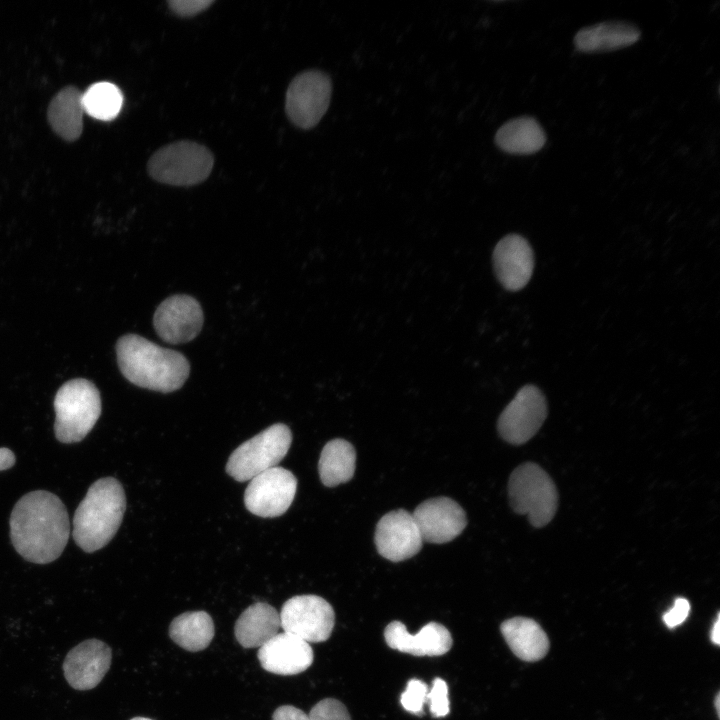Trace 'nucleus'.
I'll return each mask as SVG.
<instances>
[{"label": "nucleus", "instance_id": "27", "mask_svg": "<svg viewBox=\"0 0 720 720\" xmlns=\"http://www.w3.org/2000/svg\"><path fill=\"white\" fill-rule=\"evenodd\" d=\"M428 691V687L423 681L416 678L409 680L400 697L401 705L412 714L423 715V706L427 703Z\"/></svg>", "mask_w": 720, "mask_h": 720}, {"label": "nucleus", "instance_id": "4", "mask_svg": "<svg viewBox=\"0 0 720 720\" xmlns=\"http://www.w3.org/2000/svg\"><path fill=\"white\" fill-rule=\"evenodd\" d=\"M54 409L56 438L66 444L79 442L91 431L101 414L99 390L87 379H72L57 391Z\"/></svg>", "mask_w": 720, "mask_h": 720}, {"label": "nucleus", "instance_id": "19", "mask_svg": "<svg viewBox=\"0 0 720 720\" xmlns=\"http://www.w3.org/2000/svg\"><path fill=\"white\" fill-rule=\"evenodd\" d=\"M641 36L637 26L626 21H605L580 29L575 48L583 53L610 52L636 43Z\"/></svg>", "mask_w": 720, "mask_h": 720}, {"label": "nucleus", "instance_id": "1", "mask_svg": "<svg viewBox=\"0 0 720 720\" xmlns=\"http://www.w3.org/2000/svg\"><path fill=\"white\" fill-rule=\"evenodd\" d=\"M10 537L27 561L47 564L63 552L70 536L64 503L55 494L36 490L22 496L10 516Z\"/></svg>", "mask_w": 720, "mask_h": 720}, {"label": "nucleus", "instance_id": "29", "mask_svg": "<svg viewBox=\"0 0 720 720\" xmlns=\"http://www.w3.org/2000/svg\"><path fill=\"white\" fill-rule=\"evenodd\" d=\"M430 713L435 718L449 714L448 686L441 678H435L427 694Z\"/></svg>", "mask_w": 720, "mask_h": 720}, {"label": "nucleus", "instance_id": "14", "mask_svg": "<svg viewBox=\"0 0 720 720\" xmlns=\"http://www.w3.org/2000/svg\"><path fill=\"white\" fill-rule=\"evenodd\" d=\"M423 541L446 543L456 538L467 524L465 511L447 497L428 499L412 513Z\"/></svg>", "mask_w": 720, "mask_h": 720}, {"label": "nucleus", "instance_id": "8", "mask_svg": "<svg viewBox=\"0 0 720 720\" xmlns=\"http://www.w3.org/2000/svg\"><path fill=\"white\" fill-rule=\"evenodd\" d=\"M332 93L330 77L319 70H307L290 82L285 97V112L297 127L310 129L326 113Z\"/></svg>", "mask_w": 720, "mask_h": 720}, {"label": "nucleus", "instance_id": "26", "mask_svg": "<svg viewBox=\"0 0 720 720\" xmlns=\"http://www.w3.org/2000/svg\"><path fill=\"white\" fill-rule=\"evenodd\" d=\"M122 103L120 89L110 82L95 83L82 93L84 113L98 120L114 119L119 114Z\"/></svg>", "mask_w": 720, "mask_h": 720}, {"label": "nucleus", "instance_id": "2", "mask_svg": "<svg viewBox=\"0 0 720 720\" xmlns=\"http://www.w3.org/2000/svg\"><path fill=\"white\" fill-rule=\"evenodd\" d=\"M117 361L124 377L136 386L168 393L187 380L190 365L179 352L160 347L136 334L116 344Z\"/></svg>", "mask_w": 720, "mask_h": 720}, {"label": "nucleus", "instance_id": "28", "mask_svg": "<svg viewBox=\"0 0 720 720\" xmlns=\"http://www.w3.org/2000/svg\"><path fill=\"white\" fill-rule=\"evenodd\" d=\"M308 716L310 720H351L346 706L334 698L319 701L312 707Z\"/></svg>", "mask_w": 720, "mask_h": 720}, {"label": "nucleus", "instance_id": "3", "mask_svg": "<svg viewBox=\"0 0 720 720\" xmlns=\"http://www.w3.org/2000/svg\"><path fill=\"white\" fill-rule=\"evenodd\" d=\"M126 497L121 483L112 477L95 481L80 502L73 517L72 536L85 552L106 546L121 525Z\"/></svg>", "mask_w": 720, "mask_h": 720}, {"label": "nucleus", "instance_id": "36", "mask_svg": "<svg viewBox=\"0 0 720 720\" xmlns=\"http://www.w3.org/2000/svg\"><path fill=\"white\" fill-rule=\"evenodd\" d=\"M131 720H152V719L145 718V717H135V718H132Z\"/></svg>", "mask_w": 720, "mask_h": 720}, {"label": "nucleus", "instance_id": "10", "mask_svg": "<svg viewBox=\"0 0 720 720\" xmlns=\"http://www.w3.org/2000/svg\"><path fill=\"white\" fill-rule=\"evenodd\" d=\"M297 490V479L283 467H272L253 477L244 494L249 512L260 517H277L292 504Z\"/></svg>", "mask_w": 720, "mask_h": 720}, {"label": "nucleus", "instance_id": "21", "mask_svg": "<svg viewBox=\"0 0 720 720\" xmlns=\"http://www.w3.org/2000/svg\"><path fill=\"white\" fill-rule=\"evenodd\" d=\"M280 627L277 610L268 603L256 602L239 616L234 633L242 647L257 648L278 634Z\"/></svg>", "mask_w": 720, "mask_h": 720}, {"label": "nucleus", "instance_id": "11", "mask_svg": "<svg viewBox=\"0 0 720 720\" xmlns=\"http://www.w3.org/2000/svg\"><path fill=\"white\" fill-rule=\"evenodd\" d=\"M547 416V403L542 392L533 385L522 387L499 416L497 429L510 444L530 440Z\"/></svg>", "mask_w": 720, "mask_h": 720}, {"label": "nucleus", "instance_id": "9", "mask_svg": "<svg viewBox=\"0 0 720 720\" xmlns=\"http://www.w3.org/2000/svg\"><path fill=\"white\" fill-rule=\"evenodd\" d=\"M280 625L285 633L307 643L327 640L333 630L335 613L332 606L317 595H298L282 606Z\"/></svg>", "mask_w": 720, "mask_h": 720}, {"label": "nucleus", "instance_id": "35", "mask_svg": "<svg viewBox=\"0 0 720 720\" xmlns=\"http://www.w3.org/2000/svg\"><path fill=\"white\" fill-rule=\"evenodd\" d=\"M719 706H720V694L717 693V695H716V697H715V708H716V711H717V715H718V716H719V713H720V707H719Z\"/></svg>", "mask_w": 720, "mask_h": 720}, {"label": "nucleus", "instance_id": "34", "mask_svg": "<svg viewBox=\"0 0 720 720\" xmlns=\"http://www.w3.org/2000/svg\"><path fill=\"white\" fill-rule=\"evenodd\" d=\"M719 616L720 615L718 613L716 621L711 630V641L716 645L720 644V617Z\"/></svg>", "mask_w": 720, "mask_h": 720}, {"label": "nucleus", "instance_id": "5", "mask_svg": "<svg viewBox=\"0 0 720 720\" xmlns=\"http://www.w3.org/2000/svg\"><path fill=\"white\" fill-rule=\"evenodd\" d=\"M214 165L211 151L190 140H180L158 149L147 162L149 176L172 186H193L205 181Z\"/></svg>", "mask_w": 720, "mask_h": 720}, {"label": "nucleus", "instance_id": "24", "mask_svg": "<svg viewBox=\"0 0 720 720\" xmlns=\"http://www.w3.org/2000/svg\"><path fill=\"white\" fill-rule=\"evenodd\" d=\"M215 633L211 616L205 611H191L175 617L169 626L170 638L190 652L204 650Z\"/></svg>", "mask_w": 720, "mask_h": 720}, {"label": "nucleus", "instance_id": "30", "mask_svg": "<svg viewBox=\"0 0 720 720\" xmlns=\"http://www.w3.org/2000/svg\"><path fill=\"white\" fill-rule=\"evenodd\" d=\"M213 3V0H172L168 2V6L180 17H192L205 11Z\"/></svg>", "mask_w": 720, "mask_h": 720}, {"label": "nucleus", "instance_id": "16", "mask_svg": "<svg viewBox=\"0 0 720 720\" xmlns=\"http://www.w3.org/2000/svg\"><path fill=\"white\" fill-rule=\"evenodd\" d=\"M493 267L505 289H522L529 282L534 268V254L528 241L518 234L502 238L493 251Z\"/></svg>", "mask_w": 720, "mask_h": 720}, {"label": "nucleus", "instance_id": "7", "mask_svg": "<svg viewBox=\"0 0 720 720\" xmlns=\"http://www.w3.org/2000/svg\"><path fill=\"white\" fill-rule=\"evenodd\" d=\"M292 433L282 423L274 424L238 446L230 455L226 472L239 482L275 467L287 454Z\"/></svg>", "mask_w": 720, "mask_h": 720}, {"label": "nucleus", "instance_id": "32", "mask_svg": "<svg viewBox=\"0 0 720 720\" xmlns=\"http://www.w3.org/2000/svg\"><path fill=\"white\" fill-rule=\"evenodd\" d=\"M272 720H310L308 714L301 709L292 705H283L278 707L273 715Z\"/></svg>", "mask_w": 720, "mask_h": 720}, {"label": "nucleus", "instance_id": "13", "mask_svg": "<svg viewBox=\"0 0 720 720\" xmlns=\"http://www.w3.org/2000/svg\"><path fill=\"white\" fill-rule=\"evenodd\" d=\"M412 513L403 509L390 511L377 523L375 544L381 556L399 562L416 555L423 544Z\"/></svg>", "mask_w": 720, "mask_h": 720}, {"label": "nucleus", "instance_id": "25", "mask_svg": "<svg viewBox=\"0 0 720 720\" xmlns=\"http://www.w3.org/2000/svg\"><path fill=\"white\" fill-rule=\"evenodd\" d=\"M356 452L343 439H333L325 444L319 458L318 470L322 483L334 487L349 481L355 471Z\"/></svg>", "mask_w": 720, "mask_h": 720}, {"label": "nucleus", "instance_id": "17", "mask_svg": "<svg viewBox=\"0 0 720 720\" xmlns=\"http://www.w3.org/2000/svg\"><path fill=\"white\" fill-rule=\"evenodd\" d=\"M262 668L278 675H295L313 663V650L309 643L282 632L259 647L257 653Z\"/></svg>", "mask_w": 720, "mask_h": 720}, {"label": "nucleus", "instance_id": "18", "mask_svg": "<svg viewBox=\"0 0 720 720\" xmlns=\"http://www.w3.org/2000/svg\"><path fill=\"white\" fill-rule=\"evenodd\" d=\"M387 645L415 656H440L452 646V636L442 624L430 622L415 635L410 634L400 621H392L384 631Z\"/></svg>", "mask_w": 720, "mask_h": 720}, {"label": "nucleus", "instance_id": "15", "mask_svg": "<svg viewBox=\"0 0 720 720\" xmlns=\"http://www.w3.org/2000/svg\"><path fill=\"white\" fill-rule=\"evenodd\" d=\"M110 647L98 639H89L72 648L63 663L64 676L76 690L96 687L110 668Z\"/></svg>", "mask_w": 720, "mask_h": 720}, {"label": "nucleus", "instance_id": "23", "mask_svg": "<svg viewBox=\"0 0 720 720\" xmlns=\"http://www.w3.org/2000/svg\"><path fill=\"white\" fill-rule=\"evenodd\" d=\"M497 146L510 154L528 155L541 150L546 134L533 117L523 116L507 121L495 135Z\"/></svg>", "mask_w": 720, "mask_h": 720}, {"label": "nucleus", "instance_id": "31", "mask_svg": "<svg viewBox=\"0 0 720 720\" xmlns=\"http://www.w3.org/2000/svg\"><path fill=\"white\" fill-rule=\"evenodd\" d=\"M690 612V603L685 598H677L673 607L663 615V621L668 628L682 624Z\"/></svg>", "mask_w": 720, "mask_h": 720}, {"label": "nucleus", "instance_id": "33", "mask_svg": "<svg viewBox=\"0 0 720 720\" xmlns=\"http://www.w3.org/2000/svg\"><path fill=\"white\" fill-rule=\"evenodd\" d=\"M14 453L5 447L0 448V471L11 468L15 464Z\"/></svg>", "mask_w": 720, "mask_h": 720}, {"label": "nucleus", "instance_id": "12", "mask_svg": "<svg viewBox=\"0 0 720 720\" xmlns=\"http://www.w3.org/2000/svg\"><path fill=\"white\" fill-rule=\"evenodd\" d=\"M153 325L159 337L165 342L186 343L201 331L203 312L200 304L193 297L174 295L157 307Z\"/></svg>", "mask_w": 720, "mask_h": 720}, {"label": "nucleus", "instance_id": "6", "mask_svg": "<svg viewBox=\"0 0 720 720\" xmlns=\"http://www.w3.org/2000/svg\"><path fill=\"white\" fill-rule=\"evenodd\" d=\"M511 508L526 515L536 528L547 525L555 516L558 493L551 477L536 463L526 462L516 467L508 482Z\"/></svg>", "mask_w": 720, "mask_h": 720}, {"label": "nucleus", "instance_id": "22", "mask_svg": "<svg viewBox=\"0 0 720 720\" xmlns=\"http://www.w3.org/2000/svg\"><path fill=\"white\" fill-rule=\"evenodd\" d=\"M82 93L68 86L51 100L47 117L53 131L66 141L79 138L83 130Z\"/></svg>", "mask_w": 720, "mask_h": 720}, {"label": "nucleus", "instance_id": "20", "mask_svg": "<svg viewBox=\"0 0 720 720\" xmlns=\"http://www.w3.org/2000/svg\"><path fill=\"white\" fill-rule=\"evenodd\" d=\"M500 630L511 651L523 661H538L549 650L547 634L531 618H510L501 624Z\"/></svg>", "mask_w": 720, "mask_h": 720}]
</instances>
